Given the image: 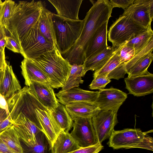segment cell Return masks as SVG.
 <instances>
[{
  "label": "cell",
  "mask_w": 153,
  "mask_h": 153,
  "mask_svg": "<svg viewBox=\"0 0 153 153\" xmlns=\"http://www.w3.org/2000/svg\"><path fill=\"white\" fill-rule=\"evenodd\" d=\"M44 7L41 1H19L16 3L4 28L6 35L8 34L7 36L14 39L19 44L27 33L38 23Z\"/></svg>",
  "instance_id": "cell-1"
},
{
  "label": "cell",
  "mask_w": 153,
  "mask_h": 153,
  "mask_svg": "<svg viewBox=\"0 0 153 153\" xmlns=\"http://www.w3.org/2000/svg\"><path fill=\"white\" fill-rule=\"evenodd\" d=\"M113 7L109 1L98 0L93 4L84 19V23L79 37L73 45L76 51H84L94 33L111 17Z\"/></svg>",
  "instance_id": "cell-2"
},
{
  "label": "cell",
  "mask_w": 153,
  "mask_h": 153,
  "mask_svg": "<svg viewBox=\"0 0 153 153\" xmlns=\"http://www.w3.org/2000/svg\"><path fill=\"white\" fill-rule=\"evenodd\" d=\"M9 116L14 121L20 113L34 123L42 131V128L36 112L37 109L49 110L30 91L26 86L7 100Z\"/></svg>",
  "instance_id": "cell-3"
},
{
  "label": "cell",
  "mask_w": 153,
  "mask_h": 153,
  "mask_svg": "<svg viewBox=\"0 0 153 153\" xmlns=\"http://www.w3.org/2000/svg\"><path fill=\"white\" fill-rule=\"evenodd\" d=\"M35 60L50 78L51 87L62 88L68 79L71 65L63 57L57 46Z\"/></svg>",
  "instance_id": "cell-4"
},
{
  "label": "cell",
  "mask_w": 153,
  "mask_h": 153,
  "mask_svg": "<svg viewBox=\"0 0 153 153\" xmlns=\"http://www.w3.org/2000/svg\"><path fill=\"white\" fill-rule=\"evenodd\" d=\"M52 16L57 46L62 54L71 49L79 37L84 19L71 20L53 13Z\"/></svg>",
  "instance_id": "cell-5"
},
{
  "label": "cell",
  "mask_w": 153,
  "mask_h": 153,
  "mask_svg": "<svg viewBox=\"0 0 153 153\" xmlns=\"http://www.w3.org/2000/svg\"><path fill=\"white\" fill-rule=\"evenodd\" d=\"M149 30H150L130 18L121 15L110 27L108 32V39L112 43V47L117 48Z\"/></svg>",
  "instance_id": "cell-6"
},
{
  "label": "cell",
  "mask_w": 153,
  "mask_h": 153,
  "mask_svg": "<svg viewBox=\"0 0 153 153\" xmlns=\"http://www.w3.org/2000/svg\"><path fill=\"white\" fill-rule=\"evenodd\" d=\"M24 58L36 60L42 55L52 50L54 46L43 36L38 23L31 28L19 43Z\"/></svg>",
  "instance_id": "cell-7"
},
{
  "label": "cell",
  "mask_w": 153,
  "mask_h": 153,
  "mask_svg": "<svg viewBox=\"0 0 153 153\" xmlns=\"http://www.w3.org/2000/svg\"><path fill=\"white\" fill-rule=\"evenodd\" d=\"M153 132L152 130L143 132L139 128H126L114 130L109 137L107 144L114 149L121 148H134L143 139L145 135Z\"/></svg>",
  "instance_id": "cell-8"
},
{
  "label": "cell",
  "mask_w": 153,
  "mask_h": 153,
  "mask_svg": "<svg viewBox=\"0 0 153 153\" xmlns=\"http://www.w3.org/2000/svg\"><path fill=\"white\" fill-rule=\"evenodd\" d=\"M91 118H80L75 119L70 135L81 148L99 143L93 126Z\"/></svg>",
  "instance_id": "cell-9"
},
{
  "label": "cell",
  "mask_w": 153,
  "mask_h": 153,
  "mask_svg": "<svg viewBox=\"0 0 153 153\" xmlns=\"http://www.w3.org/2000/svg\"><path fill=\"white\" fill-rule=\"evenodd\" d=\"M137 22L149 30H152L153 18V0H134L122 15Z\"/></svg>",
  "instance_id": "cell-10"
},
{
  "label": "cell",
  "mask_w": 153,
  "mask_h": 153,
  "mask_svg": "<svg viewBox=\"0 0 153 153\" xmlns=\"http://www.w3.org/2000/svg\"><path fill=\"white\" fill-rule=\"evenodd\" d=\"M117 112L101 110L91 118L93 128L98 143L101 144L110 137L118 123Z\"/></svg>",
  "instance_id": "cell-11"
},
{
  "label": "cell",
  "mask_w": 153,
  "mask_h": 153,
  "mask_svg": "<svg viewBox=\"0 0 153 153\" xmlns=\"http://www.w3.org/2000/svg\"><path fill=\"white\" fill-rule=\"evenodd\" d=\"M127 97L126 93L111 87L99 90L95 103L101 110L117 112Z\"/></svg>",
  "instance_id": "cell-12"
},
{
  "label": "cell",
  "mask_w": 153,
  "mask_h": 153,
  "mask_svg": "<svg viewBox=\"0 0 153 153\" xmlns=\"http://www.w3.org/2000/svg\"><path fill=\"white\" fill-rule=\"evenodd\" d=\"M28 87L30 91L49 110L53 111L58 106L59 102L49 84L32 81Z\"/></svg>",
  "instance_id": "cell-13"
},
{
  "label": "cell",
  "mask_w": 153,
  "mask_h": 153,
  "mask_svg": "<svg viewBox=\"0 0 153 153\" xmlns=\"http://www.w3.org/2000/svg\"><path fill=\"white\" fill-rule=\"evenodd\" d=\"M126 88L135 96H144L153 92V74L148 71L139 76L124 79Z\"/></svg>",
  "instance_id": "cell-14"
},
{
  "label": "cell",
  "mask_w": 153,
  "mask_h": 153,
  "mask_svg": "<svg viewBox=\"0 0 153 153\" xmlns=\"http://www.w3.org/2000/svg\"><path fill=\"white\" fill-rule=\"evenodd\" d=\"M13 126L19 138L27 146L34 144L37 134L41 131L34 123L21 113L13 121Z\"/></svg>",
  "instance_id": "cell-15"
},
{
  "label": "cell",
  "mask_w": 153,
  "mask_h": 153,
  "mask_svg": "<svg viewBox=\"0 0 153 153\" xmlns=\"http://www.w3.org/2000/svg\"><path fill=\"white\" fill-rule=\"evenodd\" d=\"M98 94V91L85 90L78 87H74L68 90H61L55 94L59 102L64 105L77 102L95 103Z\"/></svg>",
  "instance_id": "cell-16"
},
{
  "label": "cell",
  "mask_w": 153,
  "mask_h": 153,
  "mask_svg": "<svg viewBox=\"0 0 153 153\" xmlns=\"http://www.w3.org/2000/svg\"><path fill=\"white\" fill-rule=\"evenodd\" d=\"M20 67L26 86H28L32 81L50 85V78L35 60L24 58L21 62Z\"/></svg>",
  "instance_id": "cell-17"
},
{
  "label": "cell",
  "mask_w": 153,
  "mask_h": 153,
  "mask_svg": "<svg viewBox=\"0 0 153 153\" xmlns=\"http://www.w3.org/2000/svg\"><path fill=\"white\" fill-rule=\"evenodd\" d=\"M108 22L98 28L90 39L84 52L85 60L100 53L108 46L107 42Z\"/></svg>",
  "instance_id": "cell-18"
},
{
  "label": "cell",
  "mask_w": 153,
  "mask_h": 153,
  "mask_svg": "<svg viewBox=\"0 0 153 153\" xmlns=\"http://www.w3.org/2000/svg\"><path fill=\"white\" fill-rule=\"evenodd\" d=\"M21 89L12 66L7 62L0 79V94L7 100Z\"/></svg>",
  "instance_id": "cell-19"
},
{
  "label": "cell",
  "mask_w": 153,
  "mask_h": 153,
  "mask_svg": "<svg viewBox=\"0 0 153 153\" xmlns=\"http://www.w3.org/2000/svg\"><path fill=\"white\" fill-rule=\"evenodd\" d=\"M54 7L57 15L62 18L79 20V12L82 0H48Z\"/></svg>",
  "instance_id": "cell-20"
},
{
  "label": "cell",
  "mask_w": 153,
  "mask_h": 153,
  "mask_svg": "<svg viewBox=\"0 0 153 153\" xmlns=\"http://www.w3.org/2000/svg\"><path fill=\"white\" fill-rule=\"evenodd\" d=\"M65 106L73 121L80 118H92L101 111L95 103L87 102H71Z\"/></svg>",
  "instance_id": "cell-21"
},
{
  "label": "cell",
  "mask_w": 153,
  "mask_h": 153,
  "mask_svg": "<svg viewBox=\"0 0 153 153\" xmlns=\"http://www.w3.org/2000/svg\"><path fill=\"white\" fill-rule=\"evenodd\" d=\"M36 112L43 132L50 140L53 146L61 130L54 121L51 111L37 109Z\"/></svg>",
  "instance_id": "cell-22"
},
{
  "label": "cell",
  "mask_w": 153,
  "mask_h": 153,
  "mask_svg": "<svg viewBox=\"0 0 153 153\" xmlns=\"http://www.w3.org/2000/svg\"><path fill=\"white\" fill-rule=\"evenodd\" d=\"M52 13L44 6L39 19L38 26L43 36L54 46H57V44L52 19Z\"/></svg>",
  "instance_id": "cell-23"
},
{
  "label": "cell",
  "mask_w": 153,
  "mask_h": 153,
  "mask_svg": "<svg viewBox=\"0 0 153 153\" xmlns=\"http://www.w3.org/2000/svg\"><path fill=\"white\" fill-rule=\"evenodd\" d=\"M53 153H68L81 147L68 132L61 130L53 146Z\"/></svg>",
  "instance_id": "cell-24"
},
{
  "label": "cell",
  "mask_w": 153,
  "mask_h": 153,
  "mask_svg": "<svg viewBox=\"0 0 153 153\" xmlns=\"http://www.w3.org/2000/svg\"><path fill=\"white\" fill-rule=\"evenodd\" d=\"M114 51L112 47L108 46L100 53L85 60L83 64L84 74L89 70L95 71L101 69L111 57Z\"/></svg>",
  "instance_id": "cell-25"
},
{
  "label": "cell",
  "mask_w": 153,
  "mask_h": 153,
  "mask_svg": "<svg viewBox=\"0 0 153 153\" xmlns=\"http://www.w3.org/2000/svg\"><path fill=\"white\" fill-rule=\"evenodd\" d=\"M25 145L22 148L23 153H53L51 142L42 131L37 134L34 144Z\"/></svg>",
  "instance_id": "cell-26"
},
{
  "label": "cell",
  "mask_w": 153,
  "mask_h": 153,
  "mask_svg": "<svg viewBox=\"0 0 153 153\" xmlns=\"http://www.w3.org/2000/svg\"><path fill=\"white\" fill-rule=\"evenodd\" d=\"M51 112L56 123L61 130L68 132L71 129L73 120L65 105L59 103L58 106Z\"/></svg>",
  "instance_id": "cell-27"
},
{
  "label": "cell",
  "mask_w": 153,
  "mask_h": 153,
  "mask_svg": "<svg viewBox=\"0 0 153 153\" xmlns=\"http://www.w3.org/2000/svg\"><path fill=\"white\" fill-rule=\"evenodd\" d=\"M0 139L15 153H23L22 147L13 126L0 133Z\"/></svg>",
  "instance_id": "cell-28"
},
{
  "label": "cell",
  "mask_w": 153,
  "mask_h": 153,
  "mask_svg": "<svg viewBox=\"0 0 153 153\" xmlns=\"http://www.w3.org/2000/svg\"><path fill=\"white\" fill-rule=\"evenodd\" d=\"M85 75L83 64L71 65L68 79L62 88V90H68L74 87H78L80 84L83 82L84 81L81 77Z\"/></svg>",
  "instance_id": "cell-29"
},
{
  "label": "cell",
  "mask_w": 153,
  "mask_h": 153,
  "mask_svg": "<svg viewBox=\"0 0 153 153\" xmlns=\"http://www.w3.org/2000/svg\"><path fill=\"white\" fill-rule=\"evenodd\" d=\"M152 52H149L134 63L127 72L128 77L140 75L148 71L147 69L153 58Z\"/></svg>",
  "instance_id": "cell-30"
},
{
  "label": "cell",
  "mask_w": 153,
  "mask_h": 153,
  "mask_svg": "<svg viewBox=\"0 0 153 153\" xmlns=\"http://www.w3.org/2000/svg\"><path fill=\"white\" fill-rule=\"evenodd\" d=\"M114 49V52L107 62L101 69L94 71V78L100 77H107L121 64L117 49Z\"/></svg>",
  "instance_id": "cell-31"
},
{
  "label": "cell",
  "mask_w": 153,
  "mask_h": 153,
  "mask_svg": "<svg viewBox=\"0 0 153 153\" xmlns=\"http://www.w3.org/2000/svg\"><path fill=\"white\" fill-rule=\"evenodd\" d=\"M153 39V31L151 30L138 35L125 44L133 48L136 54L144 49Z\"/></svg>",
  "instance_id": "cell-32"
},
{
  "label": "cell",
  "mask_w": 153,
  "mask_h": 153,
  "mask_svg": "<svg viewBox=\"0 0 153 153\" xmlns=\"http://www.w3.org/2000/svg\"><path fill=\"white\" fill-rule=\"evenodd\" d=\"M16 4L15 2L11 0H6L1 3L0 22L4 28L12 15Z\"/></svg>",
  "instance_id": "cell-33"
},
{
  "label": "cell",
  "mask_w": 153,
  "mask_h": 153,
  "mask_svg": "<svg viewBox=\"0 0 153 153\" xmlns=\"http://www.w3.org/2000/svg\"><path fill=\"white\" fill-rule=\"evenodd\" d=\"M121 63L124 65L135 55V52L132 47L126 45L125 43L117 48Z\"/></svg>",
  "instance_id": "cell-34"
},
{
  "label": "cell",
  "mask_w": 153,
  "mask_h": 153,
  "mask_svg": "<svg viewBox=\"0 0 153 153\" xmlns=\"http://www.w3.org/2000/svg\"><path fill=\"white\" fill-rule=\"evenodd\" d=\"M153 49V39L142 50L136 54L125 65V70L127 72L134 63L141 57L150 51H152Z\"/></svg>",
  "instance_id": "cell-35"
},
{
  "label": "cell",
  "mask_w": 153,
  "mask_h": 153,
  "mask_svg": "<svg viewBox=\"0 0 153 153\" xmlns=\"http://www.w3.org/2000/svg\"><path fill=\"white\" fill-rule=\"evenodd\" d=\"M107 77H100L94 78L91 83L89 85V88L91 89H104L106 85L111 82Z\"/></svg>",
  "instance_id": "cell-36"
},
{
  "label": "cell",
  "mask_w": 153,
  "mask_h": 153,
  "mask_svg": "<svg viewBox=\"0 0 153 153\" xmlns=\"http://www.w3.org/2000/svg\"><path fill=\"white\" fill-rule=\"evenodd\" d=\"M103 148L101 144L80 149L68 153H98Z\"/></svg>",
  "instance_id": "cell-37"
},
{
  "label": "cell",
  "mask_w": 153,
  "mask_h": 153,
  "mask_svg": "<svg viewBox=\"0 0 153 153\" xmlns=\"http://www.w3.org/2000/svg\"><path fill=\"white\" fill-rule=\"evenodd\" d=\"M7 43L6 47L13 51L22 54V51L20 45L13 38L6 36Z\"/></svg>",
  "instance_id": "cell-38"
},
{
  "label": "cell",
  "mask_w": 153,
  "mask_h": 153,
  "mask_svg": "<svg viewBox=\"0 0 153 153\" xmlns=\"http://www.w3.org/2000/svg\"><path fill=\"white\" fill-rule=\"evenodd\" d=\"M135 148L145 149L153 151V140L152 137L146 134L143 140Z\"/></svg>",
  "instance_id": "cell-39"
},
{
  "label": "cell",
  "mask_w": 153,
  "mask_h": 153,
  "mask_svg": "<svg viewBox=\"0 0 153 153\" xmlns=\"http://www.w3.org/2000/svg\"><path fill=\"white\" fill-rule=\"evenodd\" d=\"M134 0H111L109 2L113 8L118 7L125 10L133 3Z\"/></svg>",
  "instance_id": "cell-40"
},
{
  "label": "cell",
  "mask_w": 153,
  "mask_h": 153,
  "mask_svg": "<svg viewBox=\"0 0 153 153\" xmlns=\"http://www.w3.org/2000/svg\"><path fill=\"white\" fill-rule=\"evenodd\" d=\"M13 125V121L8 116L0 125V133Z\"/></svg>",
  "instance_id": "cell-41"
},
{
  "label": "cell",
  "mask_w": 153,
  "mask_h": 153,
  "mask_svg": "<svg viewBox=\"0 0 153 153\" xmlns=\"http://www.w3.org/2000/svg\"><path fill=\"white\" fill-rule=\"evenodd\" d=\"M4 50H0V71H3L7 64L5 60Z\"/></svg>",
  "instance_id": "cell-42"
},
{
  "label": "cell",
  "mask_w": 153,
  "mask_h": 153,
  "mask_svg": "<svg viewBox=\"0 0 153 153\" xmlns=\"http://www.w3.org/2000/svg\"><path fill=\"white\" fill-rule=\"evenodd\" d=\"M0 152L2 153H15L12 151L0 139Z\"/></svg>",
  "instance_id": "cell-43"
},
{
  "label": "cell",
  "mask_w": 153,
  "mask_h": 153,
  "mask_svg": "<svg viewBox=\"0 0 153 153\" xmlns=\"http://www.w3.org/2000/svg\"><path fill=\"white\" fill-rule=\"evenodd\" d=\"M0 107L6 111L9 114L8 106L6 100L4 97L0 94Z\"/></svg>",
  "instance_id": "cell-44"
},
{
  "label": "cell",
  "mask_w": 153,
  "mask_h": 153,
  "mask_svg": "<svg viewBox=\"0 0 153 153\" xmlns=\"http://www.w3.org/2000/svg\"><path fill=\"white\" fill-rule=\"evenodd\" d=\"M8 116L9 114L5 110L0 107V125Z\"/></svg>",
  "instance_id": "cell-45"
},
{
  "label": "cell",
  "mask_w": 153,
  "mask_h": 153,
  "mask_svg": "<svg viewBox=\"0 0 153 153\" xmlns=\"http://www.w3.org/2000/svg\"><path fill=\"white\" fill-rule=\"evenodd\" d=\"M7 43L6 36L0 40V50L5 49Z\"/></svg>",
  "instance_id": "cell-46"
},
{
  "label": "cell",
  "mask_w": 153,
  "mask_h": 153,
  "mask_svg": "<svg viewBox=\"0 0 153 153\" xmlns=\"http://www.w3.org/2000/svg\"><path fill=\"white\" fill-rule=\"evenodd\" d=\"M6 36L4 28L0 22V40Z\"/></svg>",
  "instance_id": "cell-47"
},
{
  "label": "cell",
  "mask_w": 153,
  "mask_h": 153,
  "mask_svg": "<svg viewBox=\"0 0 153 153\" xmlns=\"http://www.w3.org/2000/svg\"><path fill=\"white\" fill-rule=\"evenodd\" d=\"M2 1H1L0 2V19L1 17V3Z\"/></svg>",
  "instance_id": "cell-48"
},
{
  "label": "cell",
  "mask_w": 153,
  "mask_h": 153,
  "mask_svg": "<svg viewBox=\"0 0 153 153\" xmlns=\"http://www.w3.org/2000/svg\"><path fill=\"white\" fill-rule=\"evenodd\" d=\"M2 72H3V71H0V79L1 78V75H2Z\"/></svg>",
  "instance_id": "cell-49"
},
{
  "label": "cell",
  "mask_w": 153,
  "mask_h": 153,
  "mask_svg": "<svg viewBox=\"0 0 153 153\" xmlns=\"http://www.w3.org/2000/svg\"><path fill=\"white\" fill-rule=\"evenodd\" d=\"M1 1V0H0V2Z\"/></svg>",
  "instance_id": "cell-50"
},
{
  "label": "cell",
  "mask_w": 153,
  "mask_h": 153,
  "mask_svg": "<svg viewBox=\"0 0 153 153\" xmlns=\"http://www.w3.org/2000/svg\"><path fill=\"white\" fill-rule=\"evenodd\" d=\"M0 153H1V152H0Z\"/></svg>",
  "instance_id": "cell-51"
}]
</instances>
